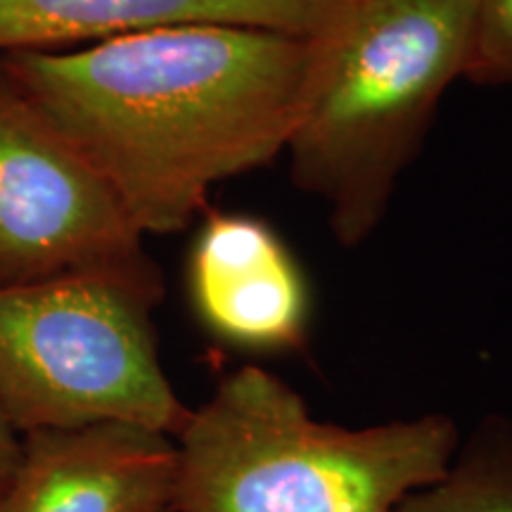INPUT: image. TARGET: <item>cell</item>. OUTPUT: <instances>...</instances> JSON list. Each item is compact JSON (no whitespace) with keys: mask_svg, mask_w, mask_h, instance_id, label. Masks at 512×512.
I'll list each match as a JSON object with an SVG mask.
<instances>
[{"mask_svg":"<svg viewBox=\"0 0 512 512\" xmlns=\"http://www.w3.org/2000/svg\"><path fill=\"white\" fill-rule=\"evenodd\" d=\"M19 446H22V437L5 418V413L0 411V494L8 489L10 479L17 470Z\"/></svg>","mask_w":512,"mask_h":512,"instance_id":"cell-11","label":"cell"},{"mask_svg":"<svg viewBox=\"0 0 512 512\" xmlns=\"http://www.w3.org/2000/svg\"><path fill=\"white\" fill-rule=\"evenodd\" d=\"M192 313L249 354H297L311 337L313 292L283 235L254 214L207 209L185 268Z\"/></svg>","mask_w":512,"mask_h":512,"instance_id":"cell-6","label":"cell"},{"mask_svg":"<svg viewBox=\"0 0 512 512\" xmlns=\"http://www.w3.org/2000/svg\"><path fill=\"white\" fill-rule=\"evenodd\" d=\"M463 79L482 88H512V0H475Z\"/></svg>","mask_w":512,"mask_h":512,"instance_id":"cell-10","label":"cell"},{"mask_svg":"<svg viewBox=\"0 0 512 512\" xmlns=\"http://www.w3.org/2000/svg\"><path fill=\"white\" fill-rule=\"evenodd\" d=\"M145 235L0 67V287L150 259Z\"/></svg>","mask_w":512,"mask_h":512,"instance_id":"cell-5","label":"cell"},{"mask_svg":"<svg viewBox=\"0 0 512 512\" xmlns=\"http://www.w3.org/2000/svg\"><path fill=\"white\" fill-rule=\"evenodd\" d=\"M176 479V439L133 425L22 434L0 512H164Z\"/></svg>","mask_w":512,"mask_h":512,"instance_id":"cell-7","label":"cell"},{"mask_svg":"<svg viewBox=\"0 0 512 512\" xmlns=\"http://www.w3.org/2000/svg\"><path fill=\"white\" fill-rule=\"evenodd\" d=\"M320 38L188 24L83 48L0 55L12 83L69 138L143 235L185 230L209 192L285 152Z\"/></svg>","mask_w":512,"mask_h":512,"instance_id":"cell-1","label":"cell"},{"mask_svg":"<svg viewBox=\"0 0 512 512\" xmlns=\"http://www.w3.org/2000/svg\"><path fill=\"white\" fill-rule=\"evenodd\" d=\"M162 297L152 259L0 287V411L19 437L117 422L176 439L192 408L159 358Z\"/></svg>","mask_w":512,"mask_h":512,"instance_id":"cell-4","label":"cell"},{"mask_svg":"<svg viewBox=\"0 0 512 512\" xmlns=\"http://www.w3.org/2000/svg\"><path fill=\"white\" fill-rule=\"evenodd\" d=\"M356 0H0V55L98 43L140 31L226 24L320 38Z\"/></svg>","mask_w":512,"mask_h":512,"instance_id":"cell-8","label":"cell"},{"mask_svg":"<svg viewBox=\"0 0 512 512\" xmlns=\"http://www.w3.org/2000/svg\"><path fill=\"white\" fill-rule=\"evenodd\" d=\"M460 441L444 413L368 427L318 420L271 370L242 366L176 437L171 512H394L444 475Z\"/></svg>","mask_w":512,"mask_h":512,"instance_id":"cell-3","label":"cell"},{"mask_svg":"<svg viewBox=\"0 0 512 512\" xmlns=\"http://www.w3.org/2000/svg\"><path fill=\"white\" fill-rule=\"evenodd\" d=\"M164 512H171V510H164Z\"/></svg>","mask_w":512,"mask_h":512,"instance_id":"cell-12","label":"cell"},{"mask_svg":"<svg viewBox=\"0 0 512 512\" xmlns=\"http://www.w3.org/2000/svg\"><path fill=\"white\" fill-rule=\"evenodd\" d=\"M475 0H356L320 36V60L285 155L292 183L328 209L342 247L373 238L463 79Z\"/></svg>","mask_w":512,"mask_h":512,"instance_id":"cell-2","label":"cell"},{"mask_svg":"<svg viewBox=\"0 0 512 512\" xmlns=\"http://www.w3.org/2000/svg\"><path fill=\"white\" fill-rule=\"evenodd\" d=\"M394 512H512L510 415H486L460 434L444 475Z\"/></svg>","mask_w":512,"mask_h":512,"instance_id":"cell-9","label":"cell"}]
</instances>
